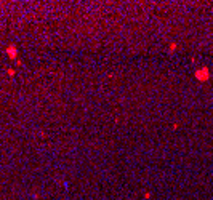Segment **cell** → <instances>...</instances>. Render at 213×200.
<instances>
[{
    "mask_svg": "<svg viewBox=\"0 0 213 200\" xmlns=\"http://www.w3.org/2000/svg\"><path fill=\"white\" fill-rule=\"evenodd\" d=\"M6 53L10 55V58H16V55H18V50H16L15 45H10L8 48H6Z\"/></svg>",
    "mask_w": 213,
    "mask_h": 200,
    "instance_id": "1",
    "label": "cell"
},
{
    "mask_svg": "<svg viewBox=\"0 0 213 200\" xmlns=\"http://www.w3.org/2000/svg\"><path fill=\"white\" fill-rule=\"evenodd\" d=\"M8 74L10 75H15V69H8Z\"/></svg>",
    "mask_w": 213,
    "mask_h": 200,
    "instance_id": "2",
    "label": "cell"
}]
</instances>
